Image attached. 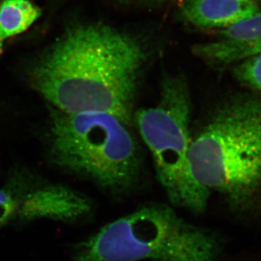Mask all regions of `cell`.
<instances>
[{"instance_id":"cell-7","label":"cell","mask_w":261,"mask_h":261,"mask_svg":"<svg viewBox=\"0 0 261 261\" xmlns=\"http://www.w3.org/2000/svg\"><path fill=\"white\" fill-rule=\"evenodd\" d=\"M221 39L195 47L196 55L218 64L243 61L261 53V11L219 32Z\"/></svg>"},{"instance_id":"cell-5","label":"cell","mask_w":261,"mask_h":261,"mask_svg":"<svg viewBox=\"0 0 261 261\" xmlns=\"http://www.w3.org/2000/svg\"><path fill=\"white\" fill-rule=\"evenodd\" d=\"M190 94L180 78L165 81L158 103L136 114L140 134L152 155L156 177L171 203L201 213L211 195L190 170Z\"/></svg>"},{"instance_id":"cell-11","label":"cell","mask_w":261,"mask_h":261,"mask_svg":"<svg viewBox=\"0 0 261 261\" xmlns=\"http://www.w3.org/2000/svg\"><path fill=\"white\" fill-rule=\"evenodd\" d=\"M234 74L243 84L261 92V53L240 62Z\"/></svg>"},{"instance_id":"cell-10","label":"cell","mask_w":261,"mask_h":261,"mask_svg":"<svg viewBox=\"0 0 261 261\" xmlns=\"http://www.w3.org/2000/svg\"><path fill=\"white\" fill-rule=\"evenodd\" d=\"M27 180L21 177L13 178L10 185L0 189V227L9 222L14 216H17L23 197L28 190Z\"/></svg>"},{"instance_id":"cell-3","label":"cell","mask_w":261,"mask_h":261,"mask_svg":"<svg viewBox=\"0 0 261 261\" xmlns=\"http://www.w3.org/2000/svg\"><path fill=\"white\" fill-rule=\"evenodd\" d=\"M221 242L165 204H148L81 244L74 261H218Z\"/></svg>"},{"instance_id":"cell-1","label":"cell","mask_w":261,"mask_h":261,"mask_svg":"<svg viewBox=\"0 0 261 261\" xmlns=\"http://www.w3.org/2000/svg\"><path fill=\"white\" fill-rule=\"evenodd\" d=\"M145 59L130 36L108 25H79L42 58L32 82L59 111L102 112L127 124Z\"/></svg>"},{"instance_id":"cell-6","label":"cell","mask_w":261,"mask_h":261,"mask_svg":"<svg viewBox=\"0 0 261 261\" xmlns=\"http://www.w3.org/2000/svg\"><path fill=\"white\" fill-rule=\"evenodd\" d=\"M91 204L87 197L62 185H46L28 190L18 217L23 221L51 218L71 222L88 214Z\"/></svg>"},{"instance_id":"cell-2","label":"cell","mask_w":261,"mask_h":261,"mask_svg":"<svg viewBox=\"0 0 261 261\" xmlns=\"http://www.w3.org/2000/svg\"><path fill=\"white\" fill-rule=\"evenodd\" d=\"M196 182L235 212L261 205V100L231 101L208 121L189 153Z\"/></svg>"},{"instance_id":"cell-9","label":"cell","mask_w":261,"mask_h":261,"mask_svg":"<svg viewBox=\"0 0 261 261\" xmlns=\"http://www.w3.org/2000/svg\"><path fill=\"white\" fill-rule=\"evenodd\" d=\"M41 15V9L31 0H1L0 55L6 41L28 31Z\"/></svg>"},{"instance_id":"cell-8","label":"cell","mask_w":261,"mask_h":261,"mask_svg":"<svg viewBox=\"0 0 261 261\" xmlns=\"http://www.w3.org/2000/svg\"><path fill=\"white\" fill-rule=\"evenodd\" d=\"M260 11L255 0H184L181 12L199 28H229Z\"/></svg>"},{"instance_id":"cell-4","label":"cell","mask_w":261,"mask_h":261,"mask_svg":"<svg viewBox=\"0 0 261 261\" xmlns=\"http://www.w3.org/2000/svg\"><path fill=\"white\" fill-rule=\"evenodd\" d=\"M52 114V151L59 165L111 192L136 187L141 178V155L125 123L102 112L54 109Z\"/></svg>"}]
</instances>
